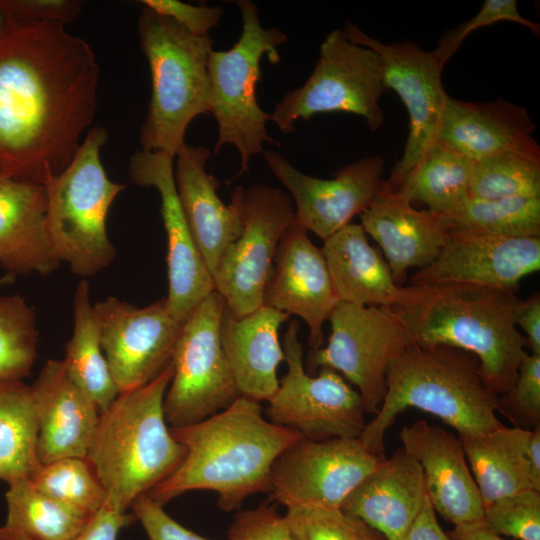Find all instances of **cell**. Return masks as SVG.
Instances as JSON below:
<instances>
[{
	"label": "cell",
	"instance_id": "6da1fadb",
	"mask_svg": "<svg viewBox=\"0 0 540 540\" xmlns=\"http://www.w3.org/2000/svg\"><path fill=\"white\" fill-rule=\"evenodd\" d=\"M100 67L58 23L14 21L0 37V166L42 184L72 161L90 130Z\"/></svg>",
	"mask_w": 540,
	"mask_h": 540
},
{
	"label": "cell",
	"instance_id": "7a4b0ae2",
	"mask_svg": "<svg viewBox=\"0 0 540 540\" xmlns=\"http://www.w3.org/2000/svg\"><path fill=\"white\" fill-rule=\"evenodd\" d=\"M170 431L186 455L147 495L164 505L187 491L212 490L226 512L252 494L269 493L274 461L302 437L264 418L260 402L243 396L200 422Z\"/></svg>",
	"mask_w": 540,
	"mask_h": 540
},
{
	"label": "cell",
	"instance_id": "3957f363",
	"mask_svg": "<svg viewBox=\"0 0 540 540\" xmlns=\"http://www.w3.org/2000/svg\"><path fill=\"white\" fill-rule=\"evenodd\" d=\"M406 287L407 297L392 309L412 342L473 354L488 387L498 396L508 392L528 355L515 323L516 291L457 283Z\"/></svg>",
	"mask_w": 540,
	"mask_h": 540
},
{
	"label": "cell",
	"instance_id": "277c9868",
	"mask_svg": "<svg viewBox=\"0 0 540 540\" xmlns=\"http://www.w3.org/2000/svg\"><path fill=\"white\" fill-rule=\"evenodd\" d=\"M498 395L486 384L478 359L444 346L408 345L390 363L386 392L359 440L384 456V437L399 413L417 408L440 418L458 435H477L500 427Z\"/></svg>",
	"mask_w": 540,
	"mask_h": 540
},
{
	"label": "cell",
	"instance_id": "5b68a950",
	"mask_svg": "<svg viewBox=\"0 0 540 540\" xmlns=\"http://www.w3.org/2000/svg\"><path fill=\"white\" fill-rule=\"evenodd\" d=\"M173 371L170 361L152 381L120 392L100 412L86 459L106 501L123 511L173 474L186 455V448L173 438L163 409Z\"/></svg>",
	"mask_w": 540,
	"mask_h": 540
},
{
	"label": "cell",
	"instance_id": "8992f818",
	"mask_svg": "<svg viewBox=\"0 0 540 540\" xmlns=\"http://www.w3.org/2000/svg\"><path fill=\"white\" fill-rule=\"evenodd\" d=\"M140 46L151 74V98L140 129L142 150L175 158L190 122L209 113L207 69L213 40L191 34L174 20L144 7L138 19Z\"/></svg>",
	"mask_w": 540,
	"mask_h": 540
},
{
	"label": "cell",
	"instance_id": "52a82bcc",
	"mask_svg": "<svg viewBox=\"0 0 540 540\" xmlns=\"http://www.w3.org/2000/svg\"><path fill=\"white\" fill-rule=\"evenodd\" d=\"M107 136L105 128H91L69 165L44 184L47 226L55 254L60 263L65 262L81 277L95 275L116 256L106 219L125 185L113 182L102 165L100 151Z\"/></svg>",
	"mask_w": 540,
	"mask_h": 540
},
{
	"label": "cell",
	"instance_id": "ba28073f",
	"mask_svg": "<svg viewBox=\"0 0 540 540\" xmlns=\"http://www.w3.org/2000/svg\"><path fill=\"white\" fill-rule=\"evenodd\" d=\"M242 15V34L226 51L212 50L207 69L211 89L210 112L218 124L217 153L225 144H232L240 155L237 175L249 171L252 156L263 152L264 143L278 144L269 136L266 123L270 114L263 111L256 98L260 79V61L266 55L272 64L280 62L278 47L288 41L277 27L264 28L259 20L257 5L239 0Z\"/></svg>",
	"mask_w": 540,
	"mask_h": 540
},
{
	"label": "cell",
	"instance_id": "9c48e42d",
	"mask_svg": "<svg viewBox=\"0 0 540 540\" xmlns=\"http://www.w3.org/2000/svg\"><path fill=\"white\" fill-rule=\"evenodd\" d=\"M387 91L380 56L369 47L351 42L342 29L330 32L320 46L312 74L288 91L270 113L284 134L294 123L318 113L345 112L365 119L371 131L385 121L379 100Z\"/></svg>",
	"mask_w": 540,
	"mask_h": 540
},
{
	"label": "cell",
	"instance_id": "30bf717a",
	"mask_svg": "<svg viewBox=\"0 0 540 540\" xmlns=\"http://www.w3.org/2000/svg\"><path fill=\"white\" fill-rule=\"evenodd\" d=\"M225 309V300L214 290L183 323L171 359L173 376L163 402L171 428L200 422L240 396L221 343Z\"/></svg>",
	"mask_w": 540,
	"mask_h": 540
},
{
	"label": "cell",
	"instance_id": "8fae6325",
	"mask_svg": "<svg viewBox=\"0 0 540 540\" xmlns=\"http://www.w3.org/2000/svg\"><path fill=\"white\" fill-rule=\"evenodd\" d=\"M328 321L327 345L309 352L307 369L328 367L341 373L356 387L365 413L375 415L386 392L388 367L412 339L389 307L338 302Z\"/></svg>",
	"mask_w": 540,
	"mask_h": 540
},
{
	"label": "cell",
	"instance_id": "7c38bea8",
	"mask_svg": "<svg viewBox=\"0 0 540 540\" xmlns=\"http://www.w3.org/2000/svg\"><path fill=\"white\" fill-rule=\"evenodd\" d=\"M298 332V322L290 321L282 346L288 370L267 401L269 421L312 440L359 438L366 413L358 391L331 368L308 374Z\"/></svg>",
	"mask_w": 540,
	"mask_h": 540
},
{
	"label": "cell",
	"instance_id": "4fadbf2b",
	"mask_svg": "<svg viewBox=\"0 0 540 540\" xmlns=\"http://www.w3.org/2000/svg\"><path fill=\"white\" fill-rule=\"evenodd\" d=\"M243 228L222 253L212 274L214 290L234 317L263 305L278 244L295 219L290 197L264 184L243 187Z\"/></svg>",
	"mask_w": 540,
	"mask_h": 540
},
{
	"label": "cell",
	"instance_id": "5bb4252c",
	"mask_svg": "<svg viewBox=\"0 0 540 540\" xmlns=\"http://www.w3.org/2000/svg\"><path fill=\"white\" fill-rule=\"evenodd\" d=\"M342 30L351 42L378 53L387 90L398 94L408 112L409 133L402 157L385 180L394 189L437 141L449 98L442 84L443 66L432 51H424L410 40L383 43L350 22Z\"/></svg>",
	"mask_w": 540,
	"mask_h": 540
},
{
	"label": "cell",
	"instance_id": "9a60e30c",
	"mask_svg": "<svg viewBox=\"0 0 540 540\" xmlns=\"http://www.w3.org/2000/svg\"><path fill=\"white\" fill-rule=\"evenodd\" d=\"M385 459L369 451L359 438L301 437L274 461L269 498L286 508H340Z\"/></svg>",
	"mask_w": 540,
	"mask_h": 540
},
{
	"label": "cell",
	"instance_id": "2e32d148",
	"mask_svg": "<svg viewBox=\"0 0 540 540\" xmlns=\"http://www.w3.org/2000/svg\"><path fill=\"white\" fill-rule=\"evenodd\" d=\"M93 312L119 393L149 383L170 363L183 322L165 297L139 308L110 296L95 303Z\"/></svg>",
	"mask_w": 540,
	"mask_h": 540
},
{
	"label": "cell",
	"instance_id": "e0dca14e",
	"mask_svg": "<svg viewBox=\"0 0 540 540\" xmlns=\"http://www.w3.org/2000/svg\"><path fill=\"white\" fill-rule=\"evenodd\" d=\"M263 154L295 202V220L322 240L367 209L383 182L380 155L363 157L340 168L332 179H321L299 171L280 153L265 150Z\"/></svg>",
	"mask_w": 540,
	"mask_h": 540
},
{
	"label": "cell",
	"instance_id": "ac0fdd59",
	"mask_svg": "<svg viewBox=\"0 0 540 540\" xmlns=\"http://www.w3.org/2000/svg\"><path fill=\"white\" fill-rule=\"evenodd\" d=\"M539 269L540 237L449 230L438 257L414 273L409 285L457 283L517 291L520 281Z\"/></svg>",
	"mask_w": 540,
	"mask_h": 540
},
{
	"label": "cell",
	"instance_id": "d6986e66",
	"mask_svg": "<svg viewBox=\"0 0 540 540\" xmlns=\"http://www.w3.org/2000/svg\"><path fill=\"white\" fill-rule=\"evenodd\" d=\"M173 157L161 151H136L129 160V177L143 187H154L161 200L167 237L168 294L172 315L185 322L212 291V277L188 228L176 189Z\"/></svg>",
	"mask_w": 540,
	"mask_h": 540
},
{
	"label": "cell",
	"instance_id": "ffe728a7",
	"mask_svg": "<svg viewBox=\"0 0 540 540\" xmlns=\"http://www.w3.org/2000/svg\"><path fill=\"white\" fill-rule=\"evenodd\" d=\"M295 219L283 234L264 292L263 305L302 318L311 350L323 347V325L338 300L322 249Z\"/></svg>",
	"mask_w": 540,
	"mask_h": 540
},
{
	"label": "cell",
	"instance_id": "44dd1931",
	"mask_svg": "<svg viewBox=\"0 0 540 540\" xmlns=\"http://www.w3.org/2000/svg\"><path fill=\"white\" fill-rule=\"evenodd\" d=\"M399 438L402 448L421 466L435 511L454 526L483 520L484 504L459 437L418 420L403 426Z\"/></svg>",
	"mask_w": 540,
	"mask_h": 540
},
{
	"label": "cell",
	"instance_id": "7402d4cb",
	"mask_svg": "<svg viewBox=\"0 0 540 540\" xmlns=\"http://www.w3.org/2000/svg\"><path fill=\"white\" fill-rule=\"evenodd\" d=\"M210 155L206 147L185 143L175 156L174 178L192 239L212 277L222 253L242 231L243 187L237 186L231 204H224L218 180L206 171Z\"/></svg>",
	"mask_w": 540,
	"mask_h": 540
},
{
	"label": "cell",
	"instance_id": "603a6c76",
	"mask_svg": "<svg viewBox=\"0 0 540 540\" xmlns=\"http://www.w3.org/2000/svg\"><path fill=\"white\" fill-rule=\"evenodd\" d=\"M31 389L38 421L39 462L86 458L100 411L71 379L64 361L47 360Z\"/></svg>",
	"mask_w": 540,
	"mask_h": 540
},
{
	"label": "cell",
	"instance_id": "cb8c5ba5",
	"mask_svg": "<svg viewBox=\"0 0 540 540\" xmlns=\"http://www.w3.org/2000/svg\"><path fill=\"white\" fill-rule=\"evenodd\" d=\"M535 129L527 110L507 100L476 103L449 96L437 140L475 163L509 152L540 157Z\"/></svg>",
	"mask_w": 540,
	"mask_h": 540
},
{
	"label": "cell",
	"instance_id": "d4e9b609",
	"mask_svg": "<svg viewBox=\"0 0 540 540\" xmlns=\"http://www.w3.org/2000/svg\"><path fill=\"white\" fill-rule=\"evenodd\" d=\"M361 226L381 248L400 285L408 269L429 266L438 257L447 230L439 214L416 209L383 180L373 201L360 215Z\"/></svg>",
	"mask_w": 540,
	"mask_h": 540
},
{
	"label": "cell",
	"instance_id": "484cf974",
	"mask_svg": "<svg viewBox=\"0 0 540 540\" xmlns=\"http://www.w3.org/2000/svg\"><path fill=\"white\" fill-rule=\"evenodd\" d=\"M426 495L419 462L400 448L351 491L340 509L386 540H403Z\"/></svg>",
	"mask_w": 540,
	"mask_h": 540
},
{
	"label": "cell",
	"instance_id": "4316f807",
	"mask_svg": "<svg viewBox=\"0 0 540 540\" xmlns=\"http://www.w3.org/2000/svg\"><path fill=\"white\" fill-rule=\"evenodd\" d=\"M0 265L8 275H48L59 265L42 184L0 177Z\"/></svg>",
	"mask_w": 540,
	"mask_h": 540
},
{
	"label": "cell",
	"instance_id": "83f0119b",
	"mask_svg": "<svg viewBox=\"0 0 540 540\" xmlns=\"http://www.w3.org/2000/svg\"><path fill=\"white\" fill-rule=\"evenodd\" d=\"M288 318L266 305L242 317L225 309L221 343L240 396L268 401L278 389L277 369L284 360L279 329Z\"/></svg>",
	"mask_w": 540,
	"mask_h": 540
},
{
	"label": "cell",
	"instance_id": "f1b7e54d",
	"mask_svg": "<svg viewBox=\"0 0 540 540\" xmlns=\"http://www.w3.org/2000/svg\"><path fill=\"white\" fill-rule=\"evenodd\" d=\"M361 224L350 223L323 240L321 247L338 302L395 307L407 287L395 282L389 265Z\"/></svg>",
	"mask_w": 540,
	"mask_h": 540
},
{
	"label": "cell",
	"instance_id": "f546056e",
	"mask_svg": "<svg viewBox=\"0 0 540 540\" xmlns=\"http://www.w3.org/2000/svg\"><path fill=\"white\" fill-rule=\"evenodd\" d=\"M530 432L502 424L483 434L458 435L484 506L525 489L535 490L526 454Z\"/></svg>",
	"mask_w": 540,
	"mask_h": 540
},
{
	"label": "cell",
	"instance_id": "4dcf8cb0",
	"mask_svg": "<svg viewBox=\"0 0 540 540\" xmlns=\"http://www.w3.org/2000/svg\"><path fill=\"white\" fill-rule=\"evenodd\" d=\"M475 165L456 149L437 140L392 190L408 203L423 204L442 215L469 197Z\"/></svg>",
	"mask_w": 540,
	"mask_h": 540
},
{
	"label": "cell",
	"instance_id": "1f68e13d",
	"mask_svg": "<svg viewBox=\"0 0 540 540\" xmlns=\"http://www.w3.org/2000/svg\"><path fill=\"white\" fill-rule=\"evenodd\" d=\"M74 326L63 359L67 372L76 385L106 410L119 394L104 356L99 329L89 297L88 282L81 280L73 300Z\"/></svg>",
	"mask_w": 540,
	"mask_h": 540
},
{
	"label": "cell",
	"instance_id": "d6a6232c",
	"mask_svg": "<svg viewBox=\"0 0 540 540\" xmlns=\"http://www.w3.org/2000/svg\"><path fill=\"white\" fill-rule=\"evenodd\" d=\"M38 421L31 386L0 381V481L30 478L41 466Z\"/></svg>",
	"mask_w": 540,
	"mask_h": 540
},
{
	"label": "cell",
	"instance_id": "836d02e7",
	"mask_svg": "<svg viewBox=\"0 0 540 540\" xmlns=\"http://www.w3.org/2000/svg\"><path fill=\"white\" fill-rule=\"evenodd\" d=\"M8 485L5 526L30 540H70L84 530L92 517L41 492L28 478Z\"/></svg>",
	"mask_w": 540,
	"mask_h": 540
},
{
	"label": "cell",
	"instance_id": "e575fe53",
	"mask_svg": "<svg viewBox=\"0 0 540 540\" xmlns=\"http://www.w3.org/2000/svg\"><path fill=\"white\" fill-rule=\"evenodd\" d=\"M440 217L447 231L473 230L508 237H540V197H467Z\"/></svg>",
	"mask_w": 540,
	"mask_h": 540
},
{
	"label": "cell",
	"instance_id": "d590c367",
	"mask_svg": "<svg viewBox=\"0 0 540 540\" xmlns=\"http://www.w3.org/2000/svg\"><path fill=\"white\" fill-rule=\"evenodd\" d=\"M469 197H540V157L509 152L477 162Z\"/></svg>",
	"mask_w": 540,
	"mask_h": 540
},
{
	"label": "cell",
	"instance_id": "8d00e7d4",
	"mask_svg": "<svg viewBox=\"0 0 540 540\" xmlns=\"http://www.w3.org/2000/svg\"><path fill=\"white\" fill-rule=\"evenodd\" d=\"M37 344L32 308L19 294L0 296V381L28 376L37 358Z\"/></svg>",
	"mask_w": 540,
	"mask_h": 540
},
{
	"label": "cell",
	"instance_id": "74e56055",
	"mask_svg": "<svg viewBox=\"0 0 540 540\" xmlns=\"http://www.w3.org/2000/svg\"><path fill=\"white\" fill-rule=\"evenodd\" d=\"M41 492L93 516L105 503V490L86 458L66 457L41 466L29 478Z\"/></svg>",
	"mask_w": 540,
	"mask_h": 540
},
{
	"label": "cell",
	"instance_id": "f35d334b",
	"mask_svg": "<svg viewBox=\"0 0 540 540\" xmlns=\"http://www.w3.org/2000/svg\"><path fill=\"white\" fill-rule=\"evenodd\" d=\"M284 518L296 540H386L340 508L289 507Z\"/></svg>",
	"mask_w": 540,
	"mask_h": 540
},
{
	"label": "cell",
	"instance_id": "ab89813d",
	"mask_svg": "<svg viewBox=\"0 0 540 540\" xmlns=\"http://www.w3.org/2000/svg\"><path fill=\"white\" fill-rule=\"evenodd\" d=\"M483 522L500 536L540 540V491L525 489L488 503Z\"/></svg>",
	"mask_w": 540,
	"mask_h": 540
},
{
	"label": "cell",
	"instance_id": "60d3db41",
	"mask_svg": "<svg viewBox=\"0 0 540 540\" xmlns=\"http://www.w3.org/2000/svg\"><path fill=\"white\" fill-rule=\"evenodd\" d=\"M497 413L514 427L532 430L540 426V355L528 353L511 389L498 396Z\"/></svg>",
	"mask_w": 540,
	"mask_h": 540
},
{
	"label": "cell",
	"instance_id": "b9f144b4",
	"mask_svg": "<svg viewBox=\"0 0 540 540\" xmlns=\"http://www.w3.org/2000/svg\"><path fill=\"white\" fill-rule=\"evenodd\" d=\"M510 21L528 28L535 36L540 34V25L523 17L516 0H485L474 17L447 30L432 51L444 67L451 56L458 50L468 34L481 27L496 22Z\"/></svg>",
	"mask_w": 540,
	"mask_h": 540
},
{
	"label": "cell",
	"instance_id": "7bdbcfd3",
	"mask_svg": "<svg viewBox=\"0 0 540 540\" xmlns=\"http://www.w3.org/2000/svg\"><path fill=\"white\" fill-rule=\"evenodd\" d=\"M229 540H296L274 505L262 504L235 514Z\"/></svg>",
	"mask_w": 540,
	"mask_h": 540
},
{
	"label": "cell",
	"instance_id": "ee69618b",
	"mask_svg": "<svg viewBox=\"0 0 540 540\" xmlns=\"http://www.w3.org/2000/svg\"><path fill=\"white\" fill-rule=\"evenodd\" d=\"M141 4L200 37L209 36V31L219 24L223 14L219 6H195L178 0H142Z\"/></svg>",
	"mask_w": 540,
	"mask_h": 540
},
{
	"label": "cell",
	"instance_id": "f6af8a7d",
	"mask_svg": "<svg viewBox=\"0 0 540 540\" xmlns=\"http://www.w3.org/2000/svg\"><path fill=\"white\" fill-rule=\"evenodd\" d=\"M0 6L16 21L58 23L76 20L82 9L78 0H0Z\"/></svg>",
	"mask_w": 540,
	"mask_h": 540
},
{
	"label": "cell",
	"instance_id": "bcb514c9",
	"mask_svg": "<svg viewBox=\"0 0 540 540\" xmlns=\"http://www.w3.org/2000/svg\"><path fill=\"white\" fill-rule=\"evenodd\" d=\"M163 506L147 494L140 495L131 504L133 514L142 524L149 540H210L179 524L165 512Z\"/></svg>",
	"mask_w": 540,
	"mask_h": 540
},
{
	"label": "cell",
	"instance_id": "7dc6e473",
	"mask_svg": "<svg viewBox=\"0 0 540 540\" xmlns=\"http://www.w3.org/2000/svg\"><path fill=\"white\" fill-rule=\"evenodd\" d=\"M135 519L134 514H128L105 501L84 530L70 540H117L120 530Z\"/></svg>",
	"mask_w": 540,
	"mask_h": 540
},
{
	"label": "cell",
	"instance_id": "c3c4849f",
	"mask_svg": "<svg viewBox=\"0 0 540 540\" xmlns=\"http://www.w3.org/2000/svg\"><path fill=\"white\" fill-rule=\"evenodd\" d=\"M516 327L524 332L530 353L540 355V294L534 292L526 300H521L518 307Z\"/></svg>",
	"mask_w": 540,
	"mask_h": 540
},
{
	"label": "cell",
	"instance_id": "681fc988",
	"mask_svg": "<svg viewBox=\"0 0 540 540\" xmlns=\"http://www.w3.org/2000/svg\"><path fill=\"white\" fill-rule=\"evenodd\" d=\"M428 494L403 540H451L439 525Z\"/></svg>",
	"mask_w": 540,
	"mask_h": 540
},
{
	"label": "cell",
	"instance_id": "f907efd6",
	"mask_svg": "<svg viewBox=\"0 0 540 540\" xmlns=\"http://www.w3.org/2000/svg\"><path fill=\"white\" fill-rule=\"evenodd\" d=\"M447 534L451 540H505L502 536L491 531L483 520L454 526Z\"/></svg>",
	"mask_w": 540,
	"mask_h": 540
},
{
	"label": "cell",
	"instance_id": "816d5d0a",
	"mask_svg": "<svg viewBox=\"0 0 540 540\" xmlns=\"http://www.w3.org/2000/svg\"><path fill=\"white\" fill-rule=\"evenodd\" d=\"M526 454L534 488L540 491V426L531 430Z\"/></svg>",
	"mask_w": 540,
	"mask_h": 540
},
{
	"label": "cell",
	"instance_id": "f5cc1de1",
	"mask_svg": "<svg viewBox=\"0 0 540 540\" xmlns=\"http://www.w3.org/2000/svg\"><path fill=\"white\" fill-rule=\"evenodd\" d=\"M0 540H30L22 532L9 528L7 526L0 527Z\"/></svg>",
	"mask_w": 540,
	"mask_h": 540
},
{
	"label": "cell",
	"instance_id": "db71d44e",
	"mask_svg": "<svg viewBox=\"0 0 540 540\" xmlns=\"http://www.w3.org/2000/svg\"><path fill=\"white\" fill-rule=\"evenodd\" d=\"M15 20L0 6V37L9 29Z\"/></svg>",
	"mask_w": 540,
	"mask_h": 540
},
{
	"label": "cell",
	"instance_id": "11a10c76",
	"mask_svg": "<svg viewBox=\"0 0 540 540\" xmlns=\"http://www.w3.org/2000/svg\"><path fill=\"white\" fill-rule=\"evenodd\" d=\"M13 280V276L6 274L5 277L0 279V285L10 283Z\"/></svg>",
	"mask_w": 540,
	"mask_h": 540
},
{
	"label": "cell",
	"instance_id": "9f6ffc18",
	"mask_svg": "<svg viewBox=\"0 0 540 540\" xmlns=\"http://www.w3.org/2000/svg\"><path fill=\"white\" fill-rule=\"evenodd\" d=\"M0 177H4L3 170L1 168V166H0Z\"/></svg>",
	"mask_w": 540,
	"mask_h": 540
}]
</instances>
